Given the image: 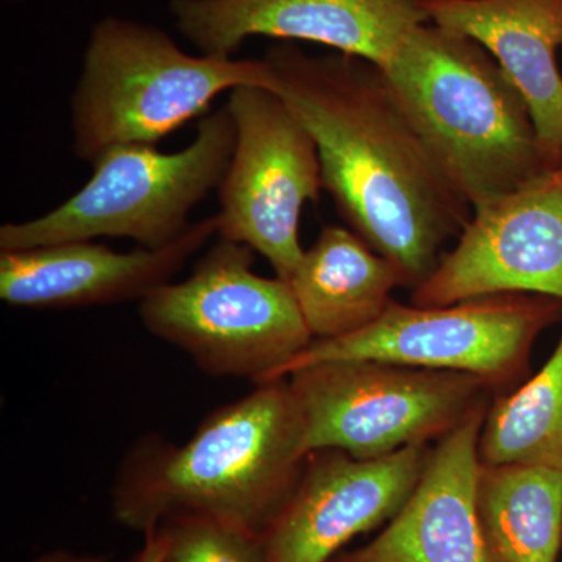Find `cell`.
I'll return each instance as SVG.
<instances>
[{"label":"cell","instance_id":"obj_3","mask_svg":"<svg viewBox=\"0 0 562 562\" xmlns=\"http://www.w3.org/2000/svg\"><path fill=\"white\" fill-rule=\"evenodd\" d=\"M380 69L432 158L472 209L549 169L527 102L475 40L427 22L409 32Z\"/></svg>","mask_w":562,"mask_h":562},{"label":"cell","instance_id":"obj_10","mask_svg":"<svg viewBox=\"0 0 562 562\" xmlns=\"http://www.w3.org/2000/svg\"><path fill=\"white\" fill-rule=\"evenodd\" d=\"M495 294L562 302V166L473 206L460 241L413 290L414 306Z\"/></svg>","mask_w":562,"mask_h":562},{"label":"cell","instance_id":"obj_13","mask_svg":"<svg viewBox=\"0 0 562 562\" xmlns=\"http://www.w3.org/2000/svg\"><path fill=\"white\" fill-rule=\"evenodd\" d=\"M217 233L216 216L161 249L114 251L92 241L0 251V299L21 308H88L143 301Z\"/></svg>","mask_w":562,"mask_h":562},{"label":"cell","instance_id":"obj_5","mask_svg":"<svg viewBox=\"0 0 562 562\" xmlns=\"http://www.w3.org/2000/svg\"><path fill=\"white\" fill-rule=\"evenodd\" d=\"M236 146L227 106L203 117L190 146L162 154L155 146H122L92 162V176L60 206L0 227V251L52 244L125 238L161 249L191 227L190 214L224 180Z\"/></svg>","mask_w":562,"mask_h":562},{"label":"cell","instance_id":"obj_9","mask_svg":"<svg viewBox=\"0 0 562 562\" xmlns=\"http://www.w3.org/2000/svg\"><path fill=\"white\" fill-rule=\"evenodd\" d=\"M225 106L236 146L217 188L216 235L258 251L279 279L290 281L305 254L299 238L303 205L319 201L324 190L316 143L269 88H235Z\"/></svg>","mask_w":562,"mask_h":562},{"label":"cell","instance_id":"obj_8","mask_svg":"<svg viewBox=\"0 0 562 562\" xmlns=\"http://www.w3.org/2000/svg\"><path fill=\"white\" fill-rule=\"evenodd\" d=\"M562 313V302L536 294H495L446 306L402 305L357 333L314 339L276 380L333 361H383L471 373L490 386L524 372L532 342Z\"/></svg>","mask_w":562,"mask_h":562},{"label":"cell","instance_id":"obj_7","mask_svg":"<svg viewBox=\"0 0 562 562\" xmlns=\"http://www.w3.org/2000/svg\"><path fill=\"white\" fill-rule=\"evenodd\" d=\"M286 379L308 453L338 450L357 460L439 441L491 387L471 373L368 360L324 362Z\"/></svg>","mask_w":562,"mask_h":562},{"label":"cell","instance_id":"obj_15","mask_svg":"<svg viewBox=\"0 0 562 562\" xmlns=\"http://www.w3.org/2000/svg\"><path fill=\"white\" fill-rule=\"evenodd\" d=\"M431 24L482 44L522 94L547 168L562 166V0H422Z\"/></svg>","mask_w":562,"mask_h":562},{"label":"cell","instance_id":"obj_12","mask_svg":"<svg viewBox=\"0 0 562 562\" xmlns=\"http://www.w3.org/2000/svg\"><path fill=\"white\" fill-rule=\"evenodd\" d=\"M177 29L202 55L232 58L251 36L301 40L383 68L417 25L422 0H171Z\"/></svg>","mask_w":562,"mask_h":562},{"label":"cell","instance_id":"obj_18","mask_svg":"<svg viewBox=\"0 0 562 562\" xmlns=\"http://www.w3.org/2000/svg\"><path fill=\"white\" fill-rule=\"evenodd\" d=\"M479 454L482 465L530 464L562 472V335L541 371L487 406Z\"/></svg>","mask_w":562,"mask_h":562},{"label":"cell","instance_id":"obj_2","mask_svg":"<svg viewBox=\"0 0 562 562\" xmlns=\"http://www.w3.org/2000/svg\"><path fill=\"white\" fill-rule=\"evenodd\" d=\"M288 379L258 383L205 417L187 442L144 436L121 462L113 517L146 535L181 514H202L262 536L308 458Z\"/></svg>","mask_w":562,"mask_h":562},{"label":"cell","instance_id":"obj_17","mask_svg":"<svg viewBox=\"0 0 562 562\" xmlns=\"http://www.w3.org/2000/svg\"><path fill=\"white\" fill-rule=\"evenodd\" d=\"M476 514L491 562H558L562 472L542 465H482Z\"/></svg>","mask_w":562,"mask_h":562},{"label":"cell","instance_id":"obj_16","mask_svg":"<svg viewBox=\"0 0 562 562\" xmlns=\"http://www.w3.org/2000/svg\"><path fill=\"white\" fill-rule=\"evenodd\" d=\"M288 283L313 341L362 330L386 312L392 291L406 286L392 262L339 225L322 228Z\"/></svg>","mask_w":562,"mask_h":562},{"label":"cell","instance_id":"obj_20","mask_svg":"<svg viewBox=\"0 0 562 562\" xmlns=\"http://www.w3.org/2000/svg\"><path fill=\"white\" fill-rule=\"evenodd\" d=\"M125 562H166V547L160 532H146L139 552Z\"/></svg>","mask_w":562,"mask_h":562},{"label":"cell","instance_id":"obj_4","mask_svg":"<svg viewBox=\"0 0 562 562\" xmlns=\"http://www.w3.org/2000/svg\"><path fill=\"white\" fill-rule=\"evenodd\" d=\"M246 85L269 88L265 58L194 57L160 29L103 18L92 27L70 99L74 151L92 165L116 147L155 146L222 92Z\"/></svg>","mask_w":562,"mask_h":562},{"label":"cell","instance_id":"obj_1","mask_svg":"<svg viewBox=\"0 0 562 562\" xmlns=\"http://www.w3.org/2000/svg\"><path fill=\"white\" fill-rule=\"evenodd\" d=\"M265 60L269 88L312 133L324 190L339 214L414 290L471 221V203L439 168L379 66L292 46L272 47Z\"/></svg>","mask_w":562,"mask_h":562},{"label":"cell","instance_id":"obj_14","mask_svg":"<svg viewBox=\"0 0 562 562\" xmlns=\"http://www.w3.org/2000/svg\"><path fill=\"white\" fill-rule=\"evenodd\" d=\"M487 403L432 447L413 494L371 542L330 562H491L476 514Z\"/></svg>","mask_w":562,"mask_h":562},{"label":"cell","instance_id":"obj_19","mask_svg":"<svg viewBox=\"0 0 562 562\" xmlns=\"http://www.w3.org/2000/svg\"><path fill=\"white\" fill-rule=\"evenodd\" d=\"M166 562H265L261 536L235 525L181 514L160 525Z\"/></svg>","mask_w":562,"mask_h":562},{"label":"cell","instance_id":"obj_6","mask_svg":"<svg viewBox=\"0 0 562 562\" xmlns=\"http://www.w3.org/2000/svg\"><path fill=\"white\" fill-rule=\"evenodd\" d=\"M254 250L224 241L191 276L139 302L144 328L211 376L272 382L313 342L288 281L251 271Z\"/></svg>","mask_w":562,"mask_h":562},{"label":"cell","instance_id":"obj_11","mask_svg":"<svg viewBox=\"0 0 562 562\" xmlns=\"http://www.w3.org/2000/svg\"><path fill=\"white\" fill-rule=\"evenodd\" d=\"M431 449L419 443L376 460L338 450L310 453L262 532L265 562H330L357 536L390 522L419 483Z\"/></svg>","mask_w":562,"mask_h":562},{"label":"cell","instance_id":"obj_21","mask_svg":"<svg viewBox=\"0 0 562 562\" xmlns=\"http://www.w3.org/2000/svg\"><path fill=\"white\" fill-rule=\"evenodd\" d=\"M32 562H109L103 554L76 553L70 550H52Z\"/></svg>","mask_w":562,"mask_h":562}]
</instances>
